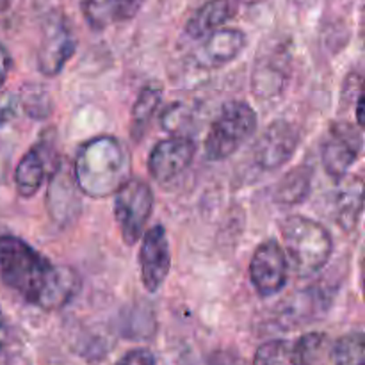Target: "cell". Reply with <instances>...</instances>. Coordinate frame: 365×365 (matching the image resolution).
Returning <instances> with one entry per match:
<instances>
[{
	"label": "cell",
	"instance_id": "cell-1",
	"mask_svg": "<svg viewBox=\"0 0 365 365\" xmlns=\"http://www.w3.org/2000/svg\"><path fill=\"white\" fill-rule=\"evenodd\" d=\"M0 280L25 303L45 312L64 309L81 291L73 269L57 266L16 235H0Z\"/></svg>",
	"mask_w": 365,
	"mask_h": 365
},
{
	"label": "cell",
	"instance_id": "cell-2",
	"mask_svg": "<svg viewBox=\"0 0 365 365\" xmlns=\"http://www.w3.org/2000/svg\"><path fill=\"white\" fill-rule=\"evenodd\" d=\"M73 180L82 195L102 200L116 195L130 180V157L114 135L82 143L73 163Z\"/></svg>",
	"mask_w": 365,
	"mask_h": 365
},
{
	"label": "cell",
	"instance_id": "cell-3",
	"mask_svg": "<svg viewBox=\"0 0 365 365\" xmlns=\"http://www.w3.org/2000/svg\"><path fill=\"white\" fill-rule=\"evenodd\" d=\"M289 271L298 278H309L328 266L334 255L330 230L312 217L292 214L280 223Z\"/></svg>",
	"mask_w": 365,
	"mask_h": 365
},
{
	"label": "cell",
	"instance_id": "cell-4",
	"mask_svg": "<svg viewBox=\"0 0 365 365\" xmlns=\"http://www.w3.org/2000/svg\"><path fill=\"white\" fill-rule=\"evenodd\" d=\"M259 118L250 103L241 100L227 102L217 116L214 118L209 132H207L203 150L207 159L212 163L228 159L234 155L246 141L255 134Z\"/></svg>",
	"mask_w": 365,
	"mask_h": 365
},
{
	"label": "cell",
	"instance_id": "cell-5",
	"mask_svg": "<svg viewBox=\"0 0 365 365\" xmlns=\"http://www.w3.org/2000/svg\"><path fill=\"white\" fill-rule=\"evenodd\" d=\"M153 207L155 196L148 182L143 178H130L114 195V220L125 245L134 246L143 237Z\"/></svg>",
	"mask_w": 365,
	"mask_h": 365
},
{
	"label": "cell",
	"instance_id": "cell-6",
	"mask_svg": "<svg viewBox=\"0 0 365 365\" xmlns=\"http://www.w3.org/2000/svg\"><path fill=\"white\" fill-rule=\"evenodd\" d=\"M362 128L353 127L346 121L331 125L330 134L321 146V163L328 177L335 182L344 180L362 153Z\"/></svg>",
	"mask_w": 365,
	"mask_h": 365
},
{
	"label": "cell",
	"instance_id": "cell-7",
	"mask_svg": "<svg viewBox=\"0 0 365 365\" xmlns=\"http://www.w3.org/2000/svg\"><path fill=\"white\" fill-rule=\"evenodd\" d=\"M250 280L262 298L277 296L289 280V262L277 239H266L253 252L250 260Z\"/></svg>",
	"mask_w": 365,
	"mask_h": 365
},
{
	"label": "cell",
	"instance_id": "cell-8",
	"mask_svg": "<svg viewBox=\"0 0 365 365\" xmlns=\"http://www.w3.org/2000/svg\"><path fill=\"white\" fill-rule=\"evenodd\" d=\"M196 155V143L187 135H171L152 148L148 155V173L157 184L164 185L180 177Z\"/></svg>",
	"mask_w": 365,
	"mask_h": 365
},
{
	"label": "cell",
	"instance_id": "cell-9",
	"mask_svg": "<svg viewBox=\"0 0 365 365\" xmlns=\"http://www.w3.org/2000/svg\"><path fill=\"white\" fill-rule=\"evenodd\" d=\"M139 269H141L143 287L148 292H157L166 282L171 269V250L166 228L155 225L141 237L139 248Z\"/></svg>",
	"mask_w": 365,
	"mask_h": 365
},
{
	"label": "cell",
	"instance_id": "cell-10",
	"mask_svg": "<svg viewBox=\"0 0 365 365\" xmlns=\"http://www.w3.org/2000/svg\"><path fill=\"white\" fill-rule=\"evenodd\" d=\"M299 130L287 120L269 123L255 145V160L262 170L274 171L292 159L299 146Z\"/></svg>",
	"mask_w": 365,
	"mask_h": 365
},
{
	"label": "cell",
	"instance_id": "cell-11",
	"mask_svg": "<svg viewBox=\"0 0 365 365\" xmlns=\"http://www.w3.org/2000/svg\"><path fill=\"white\" fill-rule=\"evenodd\" d=\"M75 36L64 18L52 16L45 25L41 45L38 50V68L46 77L61 73L64 64L75 52Z\"/></svg>",
	"mask_w": 365,
	"mask_h": 365
},
{
	"label": "cell",
	"instance_id": "cell-12",
	"mask_svg": "<svg viewBox=\"0 0 365 365\" xmlns=\"http://www.w3.org/2000/svg\"><path fill=\"white\" fill-rule=\"evenodd\" d=\"M246 46V34L239 29H217L202 39L195 52V61L205 70H217L237 59Z\"/></svg>",
	"mask_w": 365,
	"mask_h": 365
},
{
	"label": "cell",
	"instance_id": "cell-13",
	"mask_svg": "<svg viewBox=\"0 0 365 365\" xmlns=\"http://www.w3.org/2000/svg\"><path fill=\"white\" fill-rule=\"evenodd\" d=\"M50 168H59L52 164V146L48 141L36 143L27 153L20 159L16 170H14V185L21 198H32L45 178L48 177Z\"/></svg>",
	"mask_w": 365,
	"mask_h": 365
},
{
	"label": "cell",
	"instance_id": "cell-14",
	"mask_svg": "<svg viewBox=\"0 0 365 365\" xmlns=\"http://www.w3.org/2000/svg\"><path fill=\"white\" fill-rule=\"evenodd\" d=\"M146 0H81V11L95 31L132 20Z\"/></svg>",
	"mask_w": 365,
	"mask_h": 365
},
{
	"label": "cell",
	"instance_id": "cell-15",
	"mask_svg": "<svg viewBox=\"0 0 365 365\" xmlns=\"http://www.w3.org/2000/svg\"><path fill=\"white\" fill-rule=\"evenodd\" d=\"M232 16H234V7L228 0H209L200 9H196L195 14L187 20L185 36L189 39L200 41L216 32L217 29H223V25Z\"/></svg>",
	"mask_w": 365,
	"mask_h": 365
},
{
	"label": "cell",
	"instance_id": "cell-16",
	"mask_svg": "<svg viewBox=\"0 0 365 365\" xmlns=\"http://www.w3.org/2000/svg\"><path fill=\"white\" fill-rule=\"evenodd\" d=\"M160 100H163V88L160 86L146 84L138 93V98H135L130 114V138L135 143L145 138L146 130H148L150 123H152L153 116L159 109Z\"/></svg>",
	"mask_w": 365,
	"mask_h": 365
},
{
	"label": "cell",
	"instance_id": "cell-17",
	"mask_svg": "<svg viewBox=\"0 0 365 365\" xmlns=\"http://www.w3.org/2000/svg\"><path fill=\"white\" fill-rule=\"evenodd\" d=\"M364 195H362V180L360 177L351 178L344 189L337 192L335 200V221L341 225L342 230L351 232L359 225L360 216H362Z\"/></svg>",
	"mask_w": 365,
	"mask_h": 365
},
{
	"label": "cell",
	"instance_id": "cell-18",
	"mask_svg": "<svg viewBox=\"0 0 365 365\" xmlns=\"http://www.w3.org/2000/svg\"><path fill=\"white\" fill-rule=\"evenodd\" d=\"M310 187H312V168L298 166L284 175V178L278 182L274 189V200L285 207L299 205L309 198Z\"/></svg>",
	"mask_w": 365,
	"mask_h": 365
},
{
	"label": "cell",
	"instance_id": "cell-19",
	"mask_svg": "<svg viewBox=\"0 0 365 365\" xmlns=\"http://www.w3.org/2000/svg\"><path fill=\"white\" fill-rule=\"evenodd\" d=\"M327 346V335L321 331H310L302 335L289 346V364L291 365H316L319 362Z\"/></svg>",
	"mask_w": 365,
	"mask_h": 365
},
{
	"label": "cell",
	"instance_id": "cell-20",
	"mask_svg": "<svg viewBox=\"0 0 365 365\" xmlns=\"http://www.w3.org/2000/svg\"><path fill=\"white\" fill-rule=\"evenodd\" d=\"M331 356L335 365H365V337L362 331L342 335L335 342Z\"/></svg>",
	"mask_w": 365,
	"mask_h": 365
},
{
	"label": "cell",
	"instance_id": "cell-21",
	"mask_svg": "<svg viewBox=\"0 0 365 365\" xmlns=\"http://www.w3.org/2000/svg\"><path fill=\"white\" fill-rule=\"evenodd\" d=\"M289 342L269 341L257 349L253 365H291L289 364Z\"/></svg>",
	"mask_w": 365,
	"mask_h": 365
},
{
	"label": "cell",
	"instance_id": "cell-22",
	"mask_svg": "<svg viewBox=\"0 0 365 365\" xmlns=\"http://www.w3.org/2000/svg\"><path fill=\"white\" fill-rule=\"evenodd\" d=\"M114 365H155V356L148 349H132Z\"/></svg>",
	"mask_w": 365,
	"mask_h": 365
},
{
	"label": "cell",
	"instance_id": "cell-23",
	"mask_svg": "<svg viewBox=\"0 0 365 365\" xmlns=\"http://www.w3.org/2000/svg\"><path fill=\"white\" fill-rule=\"evenodd\" d=\"M18 114V100L13 95L0 96V127L14 120Z\"/></svg>",
	"mask_w": 365,
	"mask_h": 365
},
{
	"label": "cell",
	"instance_id": "cell-24",
	"mask_svg": "<svg viewBox=\"0 0 365 365\" xmlns=\"http://www.w3.org/2000/svg\"><path fill=\"white\" fill-rule=\"evenodd\" d=\"M209 365H252L234 351H216L210 355Z\"/></svg>",
	"mask_w": 365,
	"mask_h": 365
},
{
	"label": "cell",
	"instance_id": "cell-25",
	"mask_svg": "<svg viewBox=\"0 0 365 365\" xmlns=\"http://www.w3.org/2000/svg\"><path fill=\"white\" fill-rule=\"evenodd\" d=\"M11 66H13V61H11L9 52L6 50V46L0 45V88H2L4 82L7 81V75H9Z\"/></svg>",
	"mask_w": 365,
	"mask_h": 365
},
{
	"label": "cell",
	"instance_id": "cell-26",
	"mask_svg": "<svg viewBox=\"0 0 365 365\" xmlns=\"http://www.w3.org/2000/svg\"><path fill=\"white\" fill-rule=\"evenodd\" d=\"M7 334H9V331H7V321L6 317H4L2 309H0V353L4 351V348H6L7 344Z\"/></svg>",
	"mask_w": 365,
	"mask_h": 365
},
{
	"label": "cell",
	"instance_id": "cell-27",
	"mask_svg": "<svg viewBox=\"0 0 365 365\" xmlns=\"http://www.w3.org/2000/svg\"><path fill=\"white\" fill-rule=\"evenodd\" d=\"M356 123L359 128L364 127V95L360 93L359 98H356Z\"/></svg>",
	"mask_w": 365,
	"mask_h": 365
},
{
	"label": "cell",
	"instance_id": "cell-28",
	"mask_svg": "<svg viewBox=\"0 0 365 365\" xmlns=\"http://www.w3.org/2000/svg\"><path fill=\"white\" fill-rule=\"evenodd\" d=\"M11 4H13V0H0V13H4V11L9 9Z\"/></svg>",
	"mask_w": 365,
	"mask_h": 365
},
{
	"label": "cell",
	"instance_id": "cell-29",
	"mask_svg": "<svg viewBox=\"0 0 365 365\" xmlns=\"http://www.w3.org/2000/svg\"><path fill=\"white\" fill-rule=\"evenodd\" d=\"M241 4H246V6H255V4H260L262 0H239Z\"/></svg>",
	"mask_w": 365,
	"mask_h": 365
}]
</instances>
